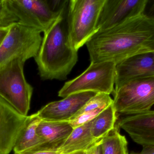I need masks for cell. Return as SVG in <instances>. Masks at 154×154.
<instances>
[{
    "label": "cell",
    "instance_id": "obj_19",
    "mask_svg": "<svg viewBox=\"0 0 154 154\" xmlns=\"http://www.w3.org/2000/svg\"><path fill=\"white\" fill-rule=\"evenodd\" d=\"M113 103V99L111 98L110 95L105 93L96 94L83 105L72 118L86 111L98 109H105Z\"/></svg>",
    "mask_w": 154,
    "mask_h": 154
},
{
    "label": "cell",
    "instance_id": "obj_7",
    "mask_svg": "<svg viewBox=\"0 0 154 154\" xmlns=\"http://www.w3.org/2000/svg\"><path fill=\"white\" fill-rule=\"evenodd\" d=\"M40 31L17 22L9 31L0 46V67L15 58L25 63L37 56L42 42Z\"/></svg>",
    "mask_w": 154,
    "mask_h": 154
},
{
    "label": "cell",
    "instance_id": "obj_23",
    "mask_svg": "<svg viewBox=\"0 0 154 154\" xmlns=\"http://www.w3.org/2000/svg\"><path fill=\"white\" fill-rule=\"evenodd\" d=\"M86 154H102L100 140L95 145L86 151Z\"/></svg>",
    "mask_w": 154,
    "mask_h": 154
},
{
    "label": "cell",
    "instance_id": "obj_25",
    "mask_svg": "<svg viewBox=\"0 0 154 154\" xmlns=\"http://www.w3.org/2000/svg\"><path fill=\"white\" fill-rule=\"evenodd\" d=\"M9 27L0 28V46L9 31Z\"/></svg>",
    "mask_w": 154,
    "mask_h": 154
},
{
    "label": "cell",
    "instance_id": "obj_14",
    "mask_svg": "<svg viewBox=\"0 0 154 154\" xmlns=\"http://www.w3.org/2000/svg\"><path fill=\"white\" fill-rule=\"evenodd\" d=\"M73 130V127L67 122L41 120L37 127V133L47 146L58 149Z\"/></svg>",
    "mask_w": 154,
    "mask_h": 154
},
{
    "label": "cell",
    "instance_id": "obj_18",
    "mask_svg": "<svg viewBox=\"0 0 154 154\" xmlns=\"http://www.w3.org/2000/svg\"><path fill=\"white\" fill-rule=\"evenodd\" d=\"M116 124L114 129L100 140L102 154H128V142L119 133Z\"/></svg>",
    "mask_w": 154,
    "mask_h": 154
},
{
    "label": "cell",
    "instance_id": "obj_3",
    "mask_svg": "<svg viewBox=\"0 0 154 154\" xmlns=\"http://www.w3.org/2000/svg\"><path fill=\"white\" fill-rule=\"evenodd\" d=\"M105 0H70L67 10L69 38L78 51L97 32L99 17Z\"/></svg>",
    "mask_w": 154,
    "mask_h": 154
},
{
    "label": "cell",
    "instance_id": "obj_20",
    "mask_svg": "<svg viewBox=\"0 0 154 154\" xmlns=\"http://www.w3.org/2000/svg\"><path fill=\"white\" fill-rule=\"evenodd\" d=\"M103 110L98 109L83 112L76 116L68 123L74 129L91 122Z\"/></svg>",
    "mask_w": 154,
    "mask_h": 154
},
{
    "label": "cell",
    "instance_id": "obj_15",
    "mask_svg": "<svg viewBox=\"0 0 154 154\" xmlns=\"http://www.w3.org/2000/svg\"><path fill=\"white\" fill-rule=\"evenodd\" d=\"M92 121L73 129L63 144L58 148L60 154H71L86 152L99 141L92 137L91 131Z\"/></svg>",
    "mask_w": 154,
    "mask_h": 154
},
{
    "label": "cell",
    "instance_id": "obj_21",
    "mask_svg": "<svg viewBox=\"0 0 154 154\" xmlns=\"http://www.w3.org/2000/svg\"><path fill=\"white\" fill-rule=\"evenodd\" d=\"M18 22L17 17L8 8L5 0H2L0 3V28L10 27Z\"/></svg>",
    "mask_w": 154,
    "mask_h": 154
},
{
    "label": "cell",
    "instance_id": "obj_11",
    "mask_svg": "<svg viewBox=\"0 0 154 154\" xmlns=\"http://www.w3.org/2000/svg\"><path fill=\"white\" fill-rule=\"evenodd\" d=\"M96 94L86 92L69 95L63 99L47 104L37 112V115L44 121L68 122Z\"/></svg>",
    "mask_w": 154,
    "mask_h": 154
},
{
    "label": "cell",
    "instance_id": "obj_6",
    "mask_svg": "<svg viewBox=\"0 0 154 154\" xmlns=\"http://www.w3.org/2000/svg\"><path fill=\"white\" fill-rule=\"evenodd\" d=\"M116 67V63L112 61L91 62L83 73L65 83L59 91V96L64 98L86 92L112 94L115 90Z\"/></svg>",
    "mask_w": 154,
    "mask_h": 154
},
{
    "label": "cell",
    "instance_id": "obj_1",
    "mask_svg": "<svg viewBox=\"0 0 154 154\" xmlns=\"http://www.w3.org/2000/svg\"><path fill=\"white\" fill-rule=\"evenodd\" d=\"M91 62L116 64L141 53L154 52V18L145 14L96 33L86 44Z\"/></svg>",
    "mask_w": 154,
    "mask_h": 154
},
{
    "label": "cell",
    "instance_id": "obj_27",
    "mask_svg": "<svg viewBox=\"0 0 154 154\" xmlns=\"http://www.w3.org/2000/svg\"><path fill=\"white\" fill-rule=\"evenodd\" d=\"M2 0H0V3H1V2H2Z\"/></svg>",
    "mask_w": 154,
    "mask_h": 154
},
{
    "label": "cell",
    "instance_id": "obj_26",
    "mask_svg": "<svg viewBox=\"0 0 154 154\" xmlns=\"http://www.w3.org/2000/svg\"><path fill=\"white\" fill-rule=\"evenodd\" d=\"M71 154H86V152H79Z\"/></svg>",
    "mask_w": 154,
    "mask_h": 154
},
{
    "label": "cell",
    "instance_id": "obj_16",
    "mask_svg": "<svg viewBox=\"0 0 154 154\" xmlns=\"http://www.w3.org/2000/svg\"><path fill=\"white\" fill-rule=\"evenodd\" d=\"M41 119L37 113L30 115L29 119L20 135L14 147V153L46 146L45 142L38 135L37 128Z\"/></svg>",
    "mask_w": 154,
    "mask_h": 154
},
{
    "label": "cell",
    "instance_id": "obj_17",
    "mask_svg": "<svg viewBox=\"0 0 154 154\" xmlns=\"http://www.w3.org/2000/svg\"><path fill=\"white\" fill-rule=\"evenodd\" d=\"M118 117L113 103L92 120L91 128L92 137L97 141L101 140L115 128Z\"/></svg>",
    "mask_w": 154,
    "mask_h": 154
},
{
    "label": "cell",
    "instance_id": "obj_13",
    "mask_svg": "<svg viewBox=\"0 0 154 154\" xmlns=\"http://www.w3.org/2000/svg\"><path fill=\"white\" fill-rule=\"evenodd\" d=\"M154 74V52L141 53L116 64L115 89L136 78Z\"/></svg>",
    "mask_w": 154,
    "mask_h": 154
},
{
    "label": "cell",
    "instance_id": "obj_22",
    "mask_svg": "<svg viewBox=\"0 0 154 154\" xmlns=\"http://www.w3.org/2000/svg\"><path fill=\"white\" fill-rule=\"evenodd\" d=\"M14 154H60L58 149L44 146Z\"/></svg>",
    "mask_w": 154,
    "mask_h": 154
},
{
    "label": "cell",
    "instance_id": "obj_12",
    "mask_svg": "<svg viewBox=\"0 0 154 154\" xmlns=\"http://www.w3.org/2000/svg\"><path fill=\"white\" fill-rule=\"evenodd\" d=\"M116 125L136 143L143 146H154V110L118 118Z\"/></svg>",
    "mask_w": 154,
    "mask_h": 154
},
{
    "label": "cell",
    "instance_id": "obj_4",
    "mask_svg": "<svg viewBox=\"0 0 154 154\" xmlns=\"http://www.w3.org/2000/svg\"><path fill=\"white\" fill-rule=\"evenodd\" d=\"M113 94V105L118 115L149 111L154 105V74L129 80L114 90Z\"/></svg>",
    "mask_w": 154,
    "mask_h": 154
},
{
    "label": "cell",
    "instance_id": "obj_24",
    "mask_svg": "<svg viewBox=\"0 0 154 154\" xmlns=\"http://www.w3.org/2000/svg\"><path fill=\"white\" fill-rule=\"evenodd\" d=\"M128 154H154V146H144L142 151L140 152H132Z\"/></svg>",
    "mask_w": 154,
    "mask_h": 154
},
{
    "label": "cell",
    "instance_id": "obj_10",
    "mask_svg": "<svg viewBox=\"0 0 154 154\" xmlns=\"http://www.w3.org/2000/svg\"><path fill=\"white\" fill-rule=\"evenodd\" d=\"M30 116L23 115L0 97V154H9Z\"/></svg>",
    "mask_w": 154,
    "mask_h": 154
},
{
    "label": "cell",
    "instance_id": "obj_5",
    "mask_svg": "<svg viewBox=\"0 0 154 154\" xmlns=\"http://www.w3.org/2000/svg\"><path fill=\"white\" fill-rule=\"evenodd\" d=\"M24 63L15 58L0 67V97L20 114L27 116L33 89L25 78Z\"/></svg>",
    "mask_w": 154,
    "mask_h": 154
},
{
    "label": "cell",
    "instance_id": "obj_9",
    "mask_svg": "<svg viewBox=\"0 0 154 154\" xmlns=\"http://www.w3.org/2000/svg\"><path fill=\"white\" fill-rule=\"evenodd\" d=\"M148 2L147 0H105L99 17L98 31L144 14Z\"/></svg>",
    "mask_w": 154,
    "mask_h": 154
},
{
    "label": "cell",
    "instance_id": "obj_2",
    "mask_svg": "<svg viewBox=\"0 0 154 154\" xmlns=\"http://www.w3.org/2000/svg\"><path fill=\"white\" fill-rule=\"evenodd\" d=\"M68 3L43 33L40 48L34 58L42 80H66L78 61V51L72 47L69 38Z\"/></svg>",
    "mask_w": 154,
    "mask_h": 154
},
{
    "label": "cell",
    "instance_id": "obj_8",
    "mask_svg": "<svg viewBox=\"0 0 154 154\" xmlns=\"http://www.w3.org/2000/svg\"><path fill=\"white\" fill-rule=\"evenodd\" d=\"M18 23L34 28L41 32L48 30L57 19L63 8L58 11L51 8L48 0H5Z\"/></svg>",
    "mask_w": 154,
    "mask_h": 154
}]
</instances>
